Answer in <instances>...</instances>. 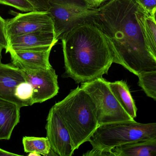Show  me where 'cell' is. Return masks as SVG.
<instances>
[{
	"label": "cell",
	"mask_w": 156,
	"mask_h": 156,
	"mask_svg": "<svg viewBox=\"0 0 156 156\" xmlns=\"http://www.w3.org/2000/svg\"><path fill=\"white\" fill-rule=\"evenodd\" d=\"M149 15L137 0H108L99 7L94 21L109 43L114 63L137 77L156 70L145 29Z\"/></svg>",
	"instance_id": "1"
},
{
	"label": "cell",
	"mask_w": 156,
	"mask_h": 156,
	"mask_svg": "<svg viewBox=\"0 0 156 156\" xmlns=\"http://www.w3.org/2000/svg\"><path fill=\"white\" fill-rule=\"evenodd\" d=\"M60 39L68 77L82 84L108 73L113 57L104 34L94 21L77 25Z\"/></svg>",
	"instance_id": "2"
},
{
	"label": "cell",
	"mask_w": 156,
	"mask_h": 156,
	"mask_svg": "<svg viewBox=\"0 0 156 156\" xmlns=\"http://www.w3.org/2000/svg\"><path fill=\"white\" fill-rule=\"evenodd\" d=\"M53 107L69 132L75 151L89 142L100 126L94 104L88 93L81 87L72 90Z\"/></svg>",
	"instance_id": "3"
},
{
	"label": "cell",
	"mask_w": 156,
	"mask_h": 156,
	"mask_svg": "<svg viewBox=\"0 0 156 156\" xmlns=\"http://www.w3.org/2000/svg\"><path fill=\"white\" fill-rule=\"evenodd\" d=\"M156 139V122L141 123L134 120L101 125L89 142L93 149L111 151L127 144Z\"/></svg>",
	"instance_id": "4"
},
{
	"label": "cell",
	"mask_w": 156,
	"mask_h": 156,
	"mask_svg": "<svg viewBox=\"0 0 156 156\" xmlns=\"http://www.w3.org/2000/svg\"><path fill=\"white\" fill-rule=\"evenodd\" d=\"M48 3L58 40L77 25L94 22L99 13V8H90L84 0H48Z\"/></svg>",
	"instance_id": "5"
},
{
	"label": "cell",
	"mask_w": 156,
	"mask_h": 156,
	"mask_svg": "<svg viewBox=\"0 0 156 156\" xmlns=\"http://www.w3.org/2000/svg\"><path fill=\"white\" fill-rule=\"evenodd\" d=\"M108 82L102 77L81 85V88L88 93L94 104L99 125L134 120L118 102Z\"/></svg>",
	"instance_id": "6"
},
{
	"label": "cell",
	"mask_w": 156,
	"mask_h": 156,
	"mask_svg": "<svg viewBox=\"0 0 156 156\" xmlns=\"http://www.w3.org/2000/svg\"><path fill=\"white\" fill-rule=\"evenodd\" d=\"M32 87L22 70L0 63V98L14 103L21 108L31 95Z\"/></svg>",
	"instance_id": "7"
},
{
	"label": "cell",
	"mask_w": 156,
	"mask_h": 156,
	"mask_svg": "<svg viewBox=\"0 0 156 156\" xmlns=\"http://www.w3.org/2000/svg\"><path fill=\"white\" fill-rule=\"evenodd\" d=\"M39 31H55L52 16L48 11H33L18 13L6 20L7 38Z\"/></svg>",
	"instance_id": "8"
},
{
	"label": "cell",
	"mask_w": 156,
	"mask_h": 156,
	"mask_svg": "<svg viewBox=\"0 0 156 156\" xmlns=\"http://www.w3.org/2000/svg\"><path fill=\"white\" fill-rule=\"evenodd\" d=\"M22 71L27 81L33 87L34 104L42 103L57 95L59 90L58 76L53 67Z\"/></svg>",
	"instance_id": "9"
},
{
	"label": "cell",
	"mask_w": 156,
	"mask_h": 156,
	"mask_svg": "<svg viewBox=\"0 0 156 156\" xmlns=\"http://www.w3.org/2000/svg\"><path fill=\"white\" fill-rule=\"evenodd\" d=\"M45 128L52 155H73L75 150L69 132L53 106L48 113Z\"/></svg>",
	"instance_id": "10"
},
{
	"label": "cell",
	"mask_w": 156,
	"mask_h": 156,
	"mask_svg": "<svg viewBox=\"0 0 156 156\" xmlns=\"http://www.w3.org/2000/svg\"><path fill=\"white\" fill-rule=\"evenodd\" d=\"M54 46L39 49L8 50L12 64L22 70L43 69L52 67L49 56Z\"/></svg>",
	"instance_id": "11"
},
{
	"label": "cell",
	"mask_w": 156,
	"mask_h": 156,
	"mask_svg": "<svg viewBox=\"0 0 156 156\" xmlns=\"http://www.w3.org/2000/svg\"><path fill=\"white\" fill-rule=\"evenodd\" d=\"M8 50L39 49L54 46L58 40L55 31H39L18 35L8 38Z\"/></svg>",
	"instance_id": "12"
},
{
	"label": "cell",
	"mask_w": 156,
	"mask_h": 156,
	"mask_svg": "<svg viewBox=\"0 0 156 156\" xmlns=\"http://www.w3.org/2000/svg\"><path fill=\"white\" fill-rule=\"evenodd\" d=\"M21 107L0 98V140H9L20 121Z\"/></svg>",
	"instance_id": "13"
},
{
	"label": "cell",
	"mask_w": 156,
	"mask_h": 156,
	"mask_svg": "<svg viewBox=\"0 0 156 156\" xmlns=\"http://www.w3.org/2000/svg\"><path fill=\"white\" fill-rule=\"evenodd\" d=\"M112 151L115 156H156V139L120 146Z\"/></svg>",
	"instance_id": "14"
},
{
	"label": "cell",
	"mask_w": 156,
	"mask_h": 156,
	"mask_svg": "<svg viewBox=\"0 0 156 156\" xmlns=\"http://www.w3.org/2000/svg\"><path fill=\"white\" fill-rule=\"evenodd\" d=\"M109 86L118 102L126 113L134 119L137 109L128 86L123 81L109 82Z\"/></svg>",
	"instance_id": "15"
},
{
	"label": "cell",
	"mask_w": 156,
	"mask_h": 156,
	"mask_svg": "<svg viewBox=\"0 0 156 156\" xmlns=\"http://www.w3.org/2000/svg\"><path fill=\"white\" fill-rule=\"evenodd\" d=\"M23 144L26 153H36L45 156L51 153V146L47 137L24 136L23 138Z\"/></svg>",
	"instance_id": "16"
},
{
	"label": "cell",
	"mask_w": 156,
	"mask_h": 156,
	"mask_svg": "<svg viewBox=\"0 0 156 156\" xmlns=\"http://www.w3.org/2000/svg\"><path fill=\"white\" fill-rule=\"evenodd\" d=\"M138 77V85L148 97L156 101V70L145 72Z\"/></svg>",
	"instance_id": "17"
},
{
	"label": "cell",
	"mask_w": 156,
	"mask_h": 156,
	"mask_svg": "<svg viewBox=\"0 0 156 156\" xmlns=\"http://www.w3.org/2000/svg\"><path fill=\"white\" fill-rule=\"evenodd\" d=\"M145 29L149 51L156 61V24L152 15L146 18Z\"/></svg>",
	"instance_id": "18"
},
{
	"label": "cell",
	"mask_w": 156,
	"mask_h": 156,
	"mask_svg": "<svg viewBox=\"0 0 156 156\" xmlns=\"http://www.w3.org/2000/svg\"><path fill=\"white\" fill-rule=\"evenodd\" d=\"M0 4L12 6L25 13L34 11L33 5L27 0H0Z\"/></svg>",
	"instance_id": "19"
},
{
	"label": "cell",
	"mask_w": 156,
	"mask_h": 156,
	"mask_svg": "<svg viewBox=\"0 0 156 156\" xmlns=\"http://www.w3.org/2000/svg\"><path fill=\"white\" fill-rule=\"evenodd\" d=\"M6 21L0 15V45L6 49L8 47V40L6 32Z\"/></svg>",
	"instance_id": "20"
},
{
	"label": "cell",
	"mask_w": 156,
	"mask_h": 156,
	"mask_svg": "<svg viewBox=\"0 0 156 156\" xmlns=\"http://www.w3.org/2000/svg\"><path fill=\"white\" fill-rule=\"evenodd\" d=\"M33 5L34 11H48V0H27Z\"/></svg>",
	"instance_id": "21"
},
{
	"label": "cell",
	"mask_w": 156,
	"mask_h": 156,
	"mask_svg": "<svg viewBox=\"0 0 156 156\" xmlns=\"http://www.w3.org/2000/svg\"><path fill=\"white\" fill-rule=\"evenodd\" d=\"M137 1L151 15L156 9V0H137Z\"/></svg>",
	"instance_id": "22"
},
{
	"label": "cell",
	"mask_w": 156,
	"mask_h": 156,
	"mask_svg": "<svg viewBox=\"0 0 156 156\" xmlns=\"http://www.w3.org/2000/svg\"><path fill=\"white\" fill-rule=\"evenodd\" d=\"M84 156H114L112 151H105L92 149L83 155Z\"/></svg>",
	"instance_id": "23"
},
{
	"label": "cell",
	"mask_w": 156,
	"mask_h": 156,
	"mask_svg": "<svg viewBox=\"0 0 156 156\" xmlns=\"http://www.w3.org/2000/svg\"><path fill=\"white\" fill-rule=\"evenodd\" d=\"M108 0H84L87 5L90 8L98 9Z\"/></svg>",
	"instance_id": "24"
},
{
	"label": "cell",
	"mask_w": 156,
	"mask_h": 156,
	"mask_svg": "<svg viewBox=\"0 0 156 156\" xmlns=\"http://www.w3.org/2000/svg\"><path fill=\"white\" fill-rule=\"evenodd\" d=\"M20 156L17 154H13V153H10L7 152L3 149L0 148V156Z\"/></svg>",
	"instance_id": "25"
},
{
	"label": "cell",
	"mask_w": 156,
	"mask_h": 156,
	"mask_svg": "<svg viewBox=\"0 0 156 156\" xmlns=\"http://www.w3.org/2000/svg\"><path fill=\"white\" fill-rule=\"evenodd\" d=\"M152 16H153L154 21H155L156 24V9L155 10L154 12L153 13V14L152 15Z\"/></svg>",
	"instance_id": "26"
},
{
	"label": "cell",
	"mask_w": 156,
	"mask_h": 156,
	"mask_svg": "<svg viewBox=\"0 0 156 156\" xmlns=\"http://www.w3.org/2000/svg\"><path fill=\"white\" fill-rule=\"evenodd\" d=\"M3 49H4L3 48L2 46H1L0 45V63H1V60H2V51Z\"/></svg>",
	"instance_id": "27"
}]
</instances>
